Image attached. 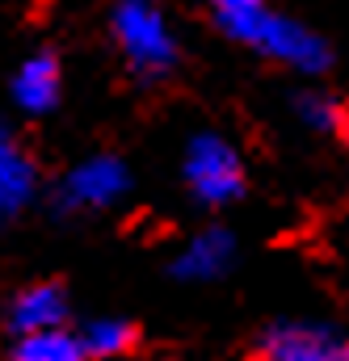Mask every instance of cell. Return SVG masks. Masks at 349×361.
<instances>
[{"mask_svg":"<svg viewBox=\"0 0 349 361\" xmlns=\"http://www.w3.org/2000/svg\"><path fill=\"white\" fill-rule=\"evenodd\" d=\"M64 97V68H59V55L55 51H34L17 76H13V101L25 109V114H51Z\"/></svg>","mask_w":349,"mask_h":361,"instance_id":"obj_8","label":"cell"},{"mask_svg":"<svg viewBox=\"0 0 349 361\" xmlns=\"http://www.w3.org/2000/svg\"><path fill=\"white\" fill-rule=\"evenodd\" d=\"M85 341V353L97 361H114L122 357V353H131L135 349V328L131 324H122V319H97V324H88V332L81 336Z\"/></svg>","mask_w":349,"mask_h":361,"instance_id":"obj_11","label":"cell"},{"mask_svg":"<svg viewBox=\"0 0 349 361\" xmlns=\"http://www.w3.org/2000/svg\"><path fill=\"white\" fill-rule=\"evenodd\" d=\"M38 193V164L25 143L0 122V223L17 219Z\"/></svg>","mask_w":349,"mask_h":361,"instance_id":"obj_6","label":"cell"},{"mask_svg":"<svg viewBox=\"0 0 349 361\" xmlns=\"http://www.w3.org/2000/svg\"><path fill=\"white\" fill-rule=\"evenodd\" d=\"M295 109H299V118H303L312 130H329V135H345L349 130L345 105H341L337 97H329V92H303V97L295 101Z\"/></svg>","mask_w":349,"mask_h":361,"instance_id":"obj_12","label":"cell"},{"mask_svg":"<svg viewBox=\"0 0 349 361\" xmlns=\"http://www.w3.org/2000/svg\"><path fill=\"white\" fill-rule=\"evenodd\" d=\"M345 139H349V130H345Z\"/></svg>","mask_w":349,"mask_h":361,"instance_id":"obj_13","label":"cell"},{"mask_svg":"<svg viewBox=\"0 0 349 361\" xmlns=\"http://www.w3.org/2000/svg\"><path fill=\"white\" fill-rule=\"evenodd\" d=\"M126 164L114 160V156H93L85 164H76L64 185H59V202L68 210H97V206H110L126 193Z\"/></svg>","mask_w":349,"mask_h":361,"instance_id":"obj_5","label":"cell"},{"mask_svg":"<svg viewBox=\"0 0 349 361\" xmlns=\"http://www.w3.org/2000/svg\"><path fill=\"white\" fill-rule=\"evenodd\" d=\"M85 341L72 336L68 328H47V332H30L17 341L13 361H85Z\"/></svg>","mask_w":349,"mask_h":361,"instance_id":"obj_9","label":"cell"},{"mask_svg":"<svg viewBox=\"0 0 349 361\" xmlns=\"http://www.w3.org/2000/svg\"><path fill=\"white\" fill-rule=\"evenodd\" d=\"M110 34L126 59V68L139 80H165L173 76L181 59V42L173 34V21L156 0H118L110 13Z\"/></svg>","mask_w":349,"mask_h":361,"instance_id":"obj_2","label":"cell"},{"mask_svg":"<svg viewBox=\"0 0 349 361\" xmlns=\"http://www.w3.org/2000/svg\"><path fill=\"white\" fill-rule=\"evenodd\" d=\"M253 361H349V341L329 328L278 324L261 336Z\"/></svg>","mask_w":349,"mask_h":361,"instance_id":"obj_4","label":"cell"},{"mask_svg":"<svg viewBox=\"0 0 349 361\" xmlns=\"http://www.w3.org/2000/svg\"><path fill=\"white\" fill-rule=\"evenodd\" d=\"M227 257H232V235L206 231V235H198V240L189 244V252L181 257L177 273H181V277H215V273H223Z\"/></svg>","mask_w":349,"mask_h":361,"instance_id":"obj_10","label":"cell"},{"mask_svg":"<svg viewBox=\"0 0 349 361\" xmlns=\"http://www.w3.org/2000/svg\"><path fill=\"white\" fill-rule=\"evenodd\" d=\"M185 185L206 206H227L244 193V164L219 135H198L185 147Z\"/></svg>","mask_w":349,"mask_h":361,"instance_id":"obj_3","label":"cell"},{"mask_svg":"<svg viewBox=\"0 0 349 361\" xmlns=\"http://www.w3.org/2000/svg\"><path fill=\"white\" fill-rule=\"evenodd\" d=\"M206 13L232 42L257 51L282 68L316 76L333 63L329 42L312 34L307 25H299L295 17H282L269 0H206Z\"/></svg>","mask_w":349,"mask_h":361,"instance_id":"obj_1","label":"cell"},{"mask_svg":"<svg viewBox=\"0 0 349 361\" xmlns=\"http://www.w3.org/2000/svg\"><path fill=\"white\" fill-rule=\"evenodd\" d=\"M4 319H8V328H13L17 336L47 332V328H64V324H68V294H64L55 281L25 286V290L13 294Z\"/></svg>","mask_w":349,"mask_h":361,"instance_id":"obj_7","label":"cell"}]
</instances>
